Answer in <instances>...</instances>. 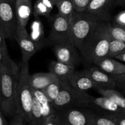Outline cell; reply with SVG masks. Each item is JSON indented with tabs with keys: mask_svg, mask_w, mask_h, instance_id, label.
I'll return each instance as SVG.
<instances>
[{
	"mask_svg": "<svg viewBox=\"0 0 125 125\" xmlns=\"http://www.w3.org/2000/svg\"><path fill=\"white\" fill-rule=\"evenodd\" d=\"M96 65L111 75H120L125 73V65L113 57H105Z\"/></svg>",
	"mask_w": 125,
	"mask_h": 125,
	"instance_id": "cell-18",
	"label": "cell"
},
{
	"mask_svg": "<svg viewBox=\"0 0 125 125\" xmlns=\"http://www.w3.org/2000/svg\"><path fill=\"white\" fill-rule=\"evenodd\" d=\"M15 9L18 26L26 27L32 13V0H15Z\"/></svg>",
	"mask_w": 125,
	"mask_h": 125,
	"instance_id": "cell-15",
	"label": "cell"
},
{
	"mask_svg": "<svg viewBox=\"0 0 125 125\" xmlns=\"http://www.w3.org/2000/svg\"><path fill=\"white\" fill-rule=\"evenodd\" d=\"M61 89V83L58 79H56L52 83L48 85L42 91L45 96L51 102H53L54 100L57 98Z\"/></svg>",
	"mask_w": 125,
	"mask_h": 125,
	"instance_id": "cell-26",
	"label": "cell"
},
{
	"mask_svg": "<svg viewBox=\"0 0 125 125\" xmlns=\"http://www.w3.org/2000/svg\"><path fill=\"white\" fill-rule=\"evenodd\" d=\"M84 108L102 115L117 114L125 111L109 99L104 96H93L88 94Z\"/></svg>",
	"mask_w": 125,
	"mask_h": 125,
	"instance_id": "cell-10",
	"label": "cell"
},
{
	"mask_svg": "<svg viewBox=\"0 0 125 125\" xmlns=\"http://www.w3.org/2000/svg\"><path fill=\"white\" fill-rule=\"evenodd\" d=\"M92 118L95 125H116L114 121L108 117L93 111H92Z\"/></svg>",
	"mask_w": 125,
	"mask_h": 125,
	"instance_id": "cell-29",
	"label": "cell"
},
{
	"mask_svg": "<svg viewBox=\"0 0 125 125\" xmlns=\"http://www.w3.org/2000/svg\"><path fill=\"white\" fill-rule=\"evenodd\" d=\"M24 123H24L22 118L18 115L16 114L13 116L10 125H23Z\"/></svg>",
	"mask_w": 125,
	"mask_h": 125,
	"instance_id": "cell-36",
	"label": "cell"
},
{
	"mask_svg": "<svg viewBox=\"0 0 125 125\" xmlns=\"http://www.w3.org/2000/svg\"><path fill=\"white\" fill-rule=\"evenodd\" d=\"M33 98L29 65L21 62L17 85V114L28 124L31 120Z\"/></svg>",
	"mask_w": 125,
	"mask_h": 125,
	"instance_id": "cell-2",
	"label": "cell"
},
{
	"mask_svg": "<svg viewBox=\"0 0 125 125\" xmlns=\"http://www.w3.org/2000/svg\"><path fill=\"white\" fill-rule=\"evenodd\" d=\"M122 94H123V95H125V90H122Z\"/></svg>",
	"mask_w": 125,
	"mask_h": 125,
	"instance_id": "cell-43",
	"label": "cell"
},
{
	"mask_svg": "<svg viewBox=\"0 0 125 125\" xmlns=\"http://www.w3.org/2000/svg\"><path fill=\"white\" fill-rule=\"evenodd\" d=\"M125 52V42L120 40L112 39L110 43L107 57H113Z\"/></svg>",
	"mask_w": 125,
	"mask_h": 125,
	"instance_id": "cell-27",
	"label": "cell"
},
{
	"mask_svg": "<svg viewBox=\"0 0 125 125\" xmlns=\"http://www.w3.org/2000/svg\"><path fill=\"white\" fill-rule=\"evenodd\" d=\"M32 92L33 96L39 101L42 109L44 116L46 118L50 115L56 113V111L52 105V103L46 98L42 90L32 89Z\"/></svg>",
	"mask_w": 125,
	"mask_h": 125,
	"instance_id": "cell-22",
	"label": "cell"
},
{
	"mask_svg": "<svg viewBox=\"0 0 125 125\" xmlns=\"http://www.w3.org/2000/svg\"><path fill=\"white\" fill-rule=\"evenodd\" d=\"M0 50L7 56H9L8 50L6 42V37L4 35L0 32Z\"/></svg>",
	"mask_w": 125,
	"mask_h": 125,
	"instance_id": "cell-35",
	"label": "cell"
},
{
	"mask_svg": "<svg viewBox=\"0 0 125 125\" xmlns=\"http://www.w3.org/2000/svg\"><path fill=\"white\" fill-rule=\"evenodd\" d=\"M114 58L115 59L121 61V62H125V53L122 54H120V55H118V56H115Z\"/></svg>",
	"mask_w": 125,
	"mask_h": 125,
	"instance_id": "cell-39",
	"label": "cell"
},
{
	"mask_svg": "<svg viewBox=\"0 0 125 125\" xmlns=\"http://www.w3.org/2000/svg\"><path fill=\"white\" fill-rule=\"evenodd\" d=\"M43 125H62L56 113L49 115L45 120Z\"/></svg>",
	"mask_w": 125,
	"mask_h": 125,
	"instance_id": "cell-32",
	"label": "cell"
},
{
	"mask_svg": "<svg viewBox=\"0 0 125 125\" xmlns=\"http://www.w3.org/2000/svg\"><path fill=\"white\" fill-rule=\"evenodd\" d=\"M85 70L96 84V89H115L117 87L115 81L112 76L103 71L97 66L85 68Z\"/></svg>",
	"mask_w": 125,
	"mask_h": 125,
	"instance_id": "cell-13",
	"label": "cell"
},
{
	"mask_svg": "<svg viewBox=\"0 0 125 125\" xmlns=\"http://www.w3.org/2000/svg\"><path fill=\"white\" fill-rule=\"evenodd\" d=\"M68 81L72 87L79 92H87L90 89L97 88L85 70L75 71L68 78Z\"/></svg>",
	"mask_w": 125,
	"mask_h": 125,
	"instance_id": "cell-14",
	"label": "cell"
},
{
	"mask_svg": "<svg viewBox=\"0 0 125 125\" xmlns=\"http://www.w3.org/2000/svg\"><path fill=\"white\" fill-rule=\"evenodd\" d=\"M51 1H52V2H53V3L54 4L55 6H56V5H57V4H58L59 2L60 1H61V0H51Z\"/></svg>",
	"mask_w": 125,
	"mask_h": 125,
	"instance_id": "cell-40",
	"label": "cell"
},
{
	"mask_svg": "<svg viewBox=\"0 0 125 125\" xmlns=\"http://www.w3.org/2000/svg\"><path fill=\"white\" fill-rule=\"evenodd\" d=\"M37 51H39L48 45L47 38L45 37L43 24L39 20H35L31 25V33L29 34Z\"/></svg>",
	"mask_w": 125,
	"mask_h": 125,
	"instance_id": "cell-16",
	"label": "cell"
},
{
	"mask_svg": "<svg viewBox=\"0 0 125 125\" xmlns=\"http://www.w3.org/2000/svg\"><path fill=\"white\" fill-rule=\"evenodd\" d=\"M48 70L49 72L57 77L60 82L68 81L70 76L75 72V67L52 61L49 64Z\"/></svg>",
	"mask_w": 125,
	"mask_h": 125,
	"instance_id": "cell-17",
	"label": "cell"
},
{
	"mask_svg": "<svg viewBox=\"0 0 125 125\" xmlns=\"http://www.w3.org/2000/svg\"><path fill=\"white\" fill-rule=\"evenodd\" d=\"M23 125H30L29 124H28V123H24Z\"/></svg>",
	"mask_w": 125,
	"mask_h": 125,
	"instance_id": "cell-44",
	"label": "cell"
},
{
	"mask_svg": "<svg viewBox=\"0 0 125 125\" xmlns=\"http://www.w3.org/2000/svg\"><path fill=\"white\" fill-rule=\"evenodd\" d=\"M69 41H72L70 23L57 13L52 18L51 31L47 38L48 45L52 46L56 44Z\"/></svg>",
	"mask_w": 125,
	"mask_h": 125,
	"instance_id": "cell-8",
	"label": "cell"
},
{
	"mask_svg": "<svg viewBox=\"0 0 125 125\" xmlns=\"http://www.w3.org/2000/svg\"><path fill=\"white\" fill-rule=\"evenodd\" d=\"M0 125H7V121L5 118L4 115L0 111Z\"/></svg>",
	"mask_w": 125,
	"mask_h": 125,
	"instance_id": "cell-37",
	"label": "cell"
},
{
	"mask_svg": "<svg viewBox=\"0 0 125 125\" xmlns=\"http://www.w3.org/2000/svg\"><path fill=\"white\" fill-rule=\"evenodd\" d=\"M114 24L120 26H125V10L119 12L115 17Z\"/></svg>",
	"mask_w": 125,
	"mask_h": 125,
	"instance_id": "cell-34",
	"label": "cell"
},
{
	"mask_svg": "<svg viewBox=\"0 0 125 125\" xmlns=\"http://www.w3.org/2000/svg\"><path fill=\"white\" fill-rule=\"evenodd\" d=\"M58 13L69 21L74 12V6L71 0H61L57 5Z\"/></svg>",
	"mask_w": 125,
	"mask_h": 125,
	"instance_id": "cell-25",
	"label": "cell"
},
{
	"mask_svg": "<svg viewBox=\"0 0 125 125\" xmlns=\"http://www.w3.org/2000/svg\"><path fill=\"white\" fill-rule=\"evenodd\" d=\"M110 22H101L84 40L79 50L83 59L88 63L96 65L107 57L112 37Z\"/></svg>",
	"mask_w": 125,
	"mask_h": 125,
	"instance_id": "cell-1",
	"label": "cell"
},
{
	"mask_svg": "<svg viewBox=\"0 0 125 125\" xmlns=\"http://www.w3.org/2000/svg\"><path fill=\"white\" fill-rule=\"evenodd\" d=\"M57 61L76 67L81 61L79 51L72 41L56 44L52 46Z\"/></svg>",
	"mask_w": 125,
	"mask_h": 125,
	"instance_id": "cell-9",
	"label": "cell"
},
{
	"mask_svg": "<svg viewBox=\"0 0 125 125\" xmlns=\"http://www.w3.org/2000/svg\"><path fill=\"white\" fill-rule=\"evenodd\" d=\"M115 6L125 7V0H114Z\"/></svg>",
	"mask_w": 125,
	"mask_h": 125,
	"instance_id": "cell-38",
	"label": "cell"
},
{
	"mask_svg": "<svg viewBox=\"0 0 125 125\" xmlns=\"http://www.w3.org/2000/svg\"><path fill=\"white\" fill-rule=\"evenodd\" d=\"M18 78L2 69L0 84V111L4 115L17 114V85Z\"/></svg>",
	"mask_w": 125,
	"mask_h": 125,
	"instance_id": "cell-4",
	"label": "cell"
},
{
	"mask_svg": "<svg viewBox=\"0 0 125 125\" xmlns=\"http://www.w3.org/2000/svg\"><path fill=\"white\" fill-rule=\"evenodd\" d=\"M109 31L112 39L125 42V26H120L110 23Z\"/></svg>",
	"mask_w": 125,
	"mask_h": 125,
	"instance_id": "cell-28",
	"label": "cell"
},
{
	"mask_svg": "<svg viewBox=\"0 0 125 125\" xmlns=\"http://www.w3.org/2000/svg\"><path fill=\"white\" fill-rule=\"evenodd\" d=\"M0 67L10 74L17 78L18 77L20 67L15 62L11 59L10 56L5 55L1 50H0Z\"/></svg>",
	"mask_w": 125,
	"mask_h": 125,
	"instance_id": "cell-23",
	"label": "cell"
},
{
	"mask_svg": "<svg viewBox=\"0 0 125 125\" xmlns=\"http://www.w3.org/2000/svg\"><path fill=\"white\" fill-rule=\"evenodd\" d=\"M2 68L0 67V84H1V73H2Z\"/></svg>",
	"mask_w": 125,
	"mask_h": 125,
	"instance_id": "cell-41",
	"label": "cell"
},
{
	"mask_svg": "<svg viewBox=\"0 0 125 125\" xmlns=\"http://www.w3.org/2000/svg\"><path fill=\"white\" fill-rule=\"evenodd\" d=\"M0 23L6 39H13L18 26L15 0H0Z\"/></svg>",
	"mask_w": 125,
	"mask_h": 125,
	"instance_id": "cell-7",
	"label": "cell"
},
{
	"mask_svg": "<svg viewBox=\"0 0 125 125\" xmlns=\"http://www.w3.org/2000/svg\"><path fill=\"white\" fill-rule=\"evenodd\" d=\"M0 32H1V33H2V34L4 35V33H3V31H2V27H1V23H0Z\"/></svg>",
	"mask_w": 125,
	"mask_h": 125,
	"instance_id": "cell-42",
	"label": "cell"
},
{
	"mask_svg": "<svg viewBox=\"0 0 125 125\" xmlns=\"http://www.w3.org/2000/svg\"><path fill=\"white\" fill-rule=\"evenodd\" d=\"M101 21L86 11L74 10L70 23L71 39L77 49H80L83 42Z\"/></svg>",
	"mask_w": 125,
	"mask_h": 125,
	"instance_id": "cell-3",
	"label": "cell"
},
{
	"mask_svg": "<svg viewBox=\"0 0 125 125\" xmlns=\"http://www.w3.org/2000/svg\"><path fill=\"white\" fill-rule=\"evenodd\" d=\"M46 118L43 113L42 109L39 101L34 96L31 112V120L29 124L30 125H43Z\"/></svg>",
	"mask_w": 125,
	"mask_h": 125,
	"instance_id": "cell-24",
	"label": "cell"
},
{
	"mask_svg": "<svg viewBox=\"0 0 125 125\" xmlns=\"http://www.w3.org/2000/svg\"><path fill=\"white\" fill-rule=\"evenodd\" d=\"M56 113L62 125H95L89 109L70 107L56 111Z\"/></svg>",
	"mask_w": 125,
	"mask_h": 125,
	"instance_id": "cell-6",
	"label": "cell"
},
{
	"mask_svg": "<svg viewBox=\"0 0 125 125\" xmlns=\"http://www.w3.org/2000/svg\"><path fill=\"white\" fill-rule=\"evenodd\" d=\"M13 39L16 40L21 50L22 62L28 63L37 50L26 27L18 26L13 34Z\"/></svg>",
	"mask_w": 125,
	"mask_h": 125,
	"instance_id": "cell-11",
	"label": "cell"
},
{
	"mask_svg": "<svg viewBox=\"0 0 125 125\" xmlns=\"http://www.w3.org/2000/svg\"><path fill=\"white\" fill-rule=\"evenodd\" d=\"M57 78L50 72L36 73L31 75V83L32 89L42 90Z\"/></svg>",
	"mask_w": 125,
	"mask_h": 125,
	"instance_id": "cell-19",
	"label": "cell"
},
{
	"mask_svg": "<svg viewBox=\"0 0 125 125\" xmlns=\"http://www.w3.org/2000/svg\"><path fill=\"white\" fill-rule=\"evenodd\" d=\"M116 83V87L122 90L125 89V73L120 75H111Z\"/></svg>",
	"mask_w": 125,
	"mask_h": 125,
	"instance_id": "cell-33",
	"label": "cell"
},
{
	"mask_svg": "<svg viewBox=\"0 0 125 125\" xmlns=\"http://www.w3.org/2000/svg\"><path fill=\"white\" fill-rule=\"evenodd\" d=\"M114 121L116 125H125V111L117 114L104 115Z\"/></svg>",
	"mask_w": 125,
	"mask_h": 125,
	"instance_id": "cell-30",
	"label": "cell"
},
{
	"mask_svg": "<svg viewBox=\"0 0 125 125\" xmlns=\"http://www.w3.org/2000/svg\"><path fill=\"white\" fill-rule=\"evenodd\" d=\"M61 83V89L57 98L52 102L56 111H61L70 107L84 108L87 92H79L71 87L68 81Z\"/></svg>",
	"mask_w": 125,
	"mask_h": 125,
	"instance_id": "cell-5",
	"label": "cell"
},
{
	"mask_svg": "<svg viewBox=\"0 0 125 125\" xmlns=\"http://www.w3.org/2000/svg\"><path fill=\"white\" fill-rule=\"evenodd\" d=\"M54 4L51 0H36L33 6L32 13L35 17L43 16L50 18Z\"/></svg>",
	"mask_w": 125,
	"mask_h": 125,
	"instance_id": "cell-21",
	"label": "cell"
},
{
	"mask_svg": "<svg viewBox=\"0 0 125 125\" xmlns=\"http://www.w3.org/2000/svg\"><path fill=\"white\" fill-rule=\"evenodd\" d=\"M114 0H90L85 11L97 17L102 22H109Z\"/></svg>",
	"mask_w": 125,
	"mask_h": 125,
	"instance_id": "cell-12",
	"label": "cell"
},
{
	"mask_svg": "<svg viewBox=\"0 0 125 125\" xmlns=\"http://www.w3.org/2000/svg\"><path fill=\"white\" fill-rule=\"evenodd\" d=\"M74 6V10L84 12L86 10L90 0H71Z\"/></svg>",
	"mask_w": 125,
	"mask_h": 125,
	"instance_id": "cell-31",
	"label": "cell"
},
{
	"mask_svg": "<svg viewBox=\"0 0 125 125\" xmlns=\"http://www.w3.org/2000/svg\"><path fill=\"white\" fill-rule=\"evenodd\" d=\"M100 96L109 99L115 103L118 107L125 111V96L122 92H120L115 89H96Z\"/></svg>",
	"mask_w": 125,
	"mask_h": 125,
	"instance_id": "cell-20",
	"label": "cell"
}]
</instances>
